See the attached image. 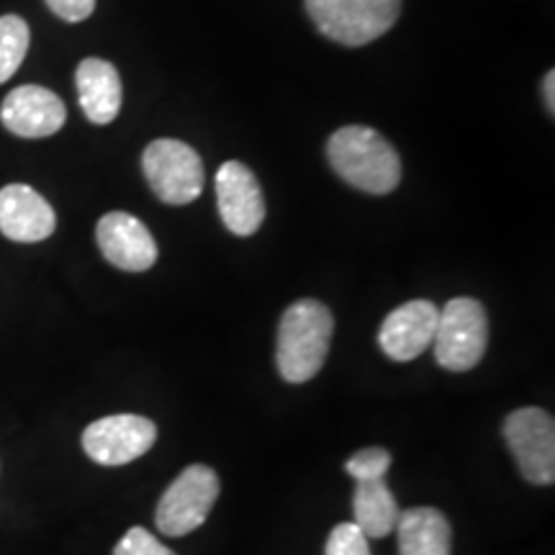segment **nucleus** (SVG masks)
Returning <instances> with one entry per match:
<instances>
[{"mask_svg": "<svg viewBox=\"0 0 555 555\" xmlns=\"http://www.w3.org/2000/svg\"><path fill=\"white\" fill-rule=\"evenodd\" d=\"M335 317L314 298L291 304L281 317L275 339V365L288 384H307L327 363Z\"/></svg>", "mask_w": 555, "mask_h": 555, "instance_id": "1", "label": "nucleus"}, {"mask_svg": "<svg viewBox=\"0 0 555 555\" xmlns=\"http://www.w3.org/2000/svg\"><path fill=\"white\" fill-rule=\"evenodd\" d=\"M327 157L345 183L371 196H386L401 183L399 152L371 127L350 124L337 129L327 142Z\"/></svg>", "mask_w": 555, "mask_h": 555, "instance_id": "2", "label": "nucleus"}, {"mask_svg": "<svg viewBox=\"0 0 555 555\" xmlns=\"http://www.w3.org/2000/svg\"><path fill=\"white\" fill-rule=\"evenodd\" d=\"M307 13L324 37L343 47H365L399 21L401 0H307Z\"/></svg>", "mask_w": 555, "mask_h": 555, "instance_id": "3", "label": "nucleus"}, {"mask_svg": "<svg viewBox=\"0 0 555 555\" xmlns=\"http://www.w3.org/2000/svg\"><path fill=\"white\" fill-rule=\"evenodd\" d=\"M489 345V317L481 301L461 296L448 301L437 317L433 350L437 365L466 373L481 363Z\"/></svg>", "mask_w": 555, "mask_h": 555, "instance_id": "4", "label": "nucleus"}, {"mask_svg": "<svg viewBox=\"0 0 555 555\" xmlns=\"http://www.w3.org/2000/svg\"><path fill=\"white\" fill-rule=\"evenodd\" d=\"M221 491L217 470L193 463L176 476L155 509V525L163 535L185 538L196 532L211 515Z\"/></svg>", "mask_w": 555, "mask_h": 555, "instance_id": "5", "label": "nucleus"}, {"mask_svg": "<svg viewBox=\"0 0 555 555\" xmlns=\"http://www.w3.org/2000/svg\"><path fill=\"white\" fill-rule=\"evenodd\" d=\"M142 170L155 196L168 206H189L204 191V163L180 139H155L142 155Z\"/></svg>", "mask_w": 555, "mask_h": 555, "instance_id": "6", "label": "nucleus"}, {"mask_svg": "<svg viewBox=\"0 0 555 555\" xmlns=\"http://www.w3.org/2000/svg\"><path fill=\"white\" fill-rule=\"evenodd\" d=\"M502 435L509 446L519 476L535 486L555 481V420L540 406L515 409L504 420Z\"/></svg>", "mask_w": 555, "mask_h": 555, "instance_id": "7", "label": "nucleus"}, {"mask_svg": "<svg viewBox=\"0 0 555 555\" xmlns=\"http://www.w3.org/2000/svg\"><path fill=\"white\" fill-rule=\"evenodd\" d=\"M157 442V425L142 414H111L90 422L82 433V450L101 466H127Z\"/></svg>", "mask_w": 555, "mask_h": 555, "instance_id": "8", "label": "nucleus"}, {"mask_svg": "<svg viewBox=\"0 0 555 555\" xmlns=\"http://www.w3.org/2000/svg\"><path fill=\"white\" fill-rule=\"evenodd\" d=\"M217 204L224 227L237 237H253L266 221L260 180L240 159H229L217 172Z\"/></svg>", "mask_w": 555, "mask_h": 555, "instance_id": "9", "label": "nucleus"}, {"mask_svg": "<svg viewBox=\"0 0 555 555\" xmlns=\"http://www.w3.org/2000/svg\"><path fill=\"white\" fill-rule=\"evenodd\" d=\"M0 121L21 139H44L65 127L67 108L50 88L18 86L5 95L0 106Z\"/></svg>", "mask_w": 555, "mask_h": 555, "instance_id": "10", "label": "nucleus"}, {"mask_svg": "<svg viewBox=\"0 0 555 555\" xmlns=\"http://www.w3.org/2000/svg\"><path fill=\"white\" fill-rule=\"evenodd\" d=\"M95 240L111 266L127 273H144L155 266L159 249L150 229L127 211H111L95 227Z\"/></svg>", "mask_w": 555, "mask_h": 555, "instance_id": "11", "label": "nucleus"}, {"mask_svg": "<svg viewBox=\"0 0 555 555\" xmlns=\"http://www.w3.org/2000/svg\"><path fill=\"white\" fill-rule=\"evenodd\" d=\"M437 317H440V309L433 301H425V298L401 304L380 324V350L391 360H397V363L416 360L422 352H427L433 347Z\"/></svg>", "mask_w": 555, "mask_h": 555, "instance_id": "12", "label": "nucleus"}, {"mask_svg": "<svg viewBox=\"0 0 555 555\" xmlns=\"http://www.w3.org/2000/svg\"><path fill=\"white\" fill-rule=\"evenodd\" d=\"M57 229V214L50 201L31 185L11 183L0 189V234L18 245L50 240Z\"/></svg>", "mask_w": 555, "mask_h": 555, "instance_id": "13", "label": "nucleus"}, {"mask_svg": "<svg viewBox=\"0 0 555 555\" xmlns=\"http://www.w3.org/2000/svg\"><path fill=\"white\" fill-rule=\"evenodd\" d=\"M75 86H78V99L82 114L88 121L106 127L119 116L124 88L119 69L111 65L108 60L88 57L82 60L75 69Z\"/></svg>", "mask_w": 555, "mask_h": 555, "instance_id": "14", "label": "nucleus"}, {"mask_svg": "<svg viewBox=\"0 0 555 555\" xmlns=\"http://www.w3.org/2000/svg\"><path fill=\"white\" fill-rule=\"evenodd\" d=\"M399 555H450L453 553V527L435 506H412L397 522Z\"/></svg>", "mask_w": 555, "mask_h": 555, "instance_id": "15", "label": "nucleus"}, {"mask_svg": "<svg viewBox=\"0 0 555 555\" xmlns=\"http://www.w3.org/2000/svg\"><path fill=\"white\" fill-rule=\"evenodd\" d=\"M352 512L365 538H388L397 530L401 515L397 496L386 486V478L358 481L356 494H352Z\"/></svg>", "mask_w": 555, "mask_h": 555, "instance_id": "16", "label": "nucleus"}, {"mask_svg": "<svg viewBox=\"0 0 555 555\" xmlns=\"http://www.w3.org/2000/svg\"><path fill=\"white\" fill-rule=\"evenodd\" d=\"M31 31L21 16H0V86L18 73L21 62L29 52Z\"/></svg>", "mask_w": 555, "mask_h": 555, "instance_id": "17", "label": "nucleus"}, {"mask_svg": "<svg viewBox=\"0 0 555 555\" xmlns=\"http://www.w3.org/2000/svg\"><path fill=\"white\" fill-rule=\"evenodd\" d=\"M391 468V453L386 448H363L352 453L350 461L345 463V470L356 481H371V478H386Z\"/></svg>", "mask_w": 555, "mask_h": 555, "instance_id": "18", "label": "nucleus"}, {"mask_svg": "<svg viewBox=\"0 0 555 555\" xmlns=\"http://www.w3.org/2000/svg\"><path fill=\"white\" fill-rule=\"evenodd\" d=\"M324 555H371V547L356 522H343L330 532Z\"/></svg>", "mask_w": 555, "mask_h": 555, "instance_id": "19", "label": "nucleus"}, {"mask_svg": "<svg viewBox=\"0 0 555 555\" xmlns=\"http://www.w3.org/2000/svg\"><path fill=\"white\" fill-rule=\"evenodd\" d=\"M114 555H178L172 553L168 545H163L144 527H131L127 535L119 540V545L114 547Z\"/></svg>", "mask_w": 555, "mask_h": 555, "instance_id": "20", "label": "nucleus"}, {"mask_svg": "<svg viewBox=\"0 0 555 555\" xmlns=\"http://www.w3.org/2000/svg\"><path fill=\"white\" fill-rule=\"evenodd\" d=\"M54 16L67 21V24H80L93 16L95 0H47Z\"/></svg>", "mask_w": 555, "mask_h": 555, "instance_id": "21", "label": "nucleus"}, {"mask_svg": "<svg viewBox=\"0 0 555 555\" xmlns=\"http://www.w3.org/2000/svg\"><path fill=\"white\" fill-rule=\"evenodd\" d=\"M543 95H545L547 111L555 114V73H553V69L545 75V80H543Z\"/></svg>", "mask_w": 555, "mask_h": 555, "instance_id": "22", "label": "nucleus"}]
</instances>
